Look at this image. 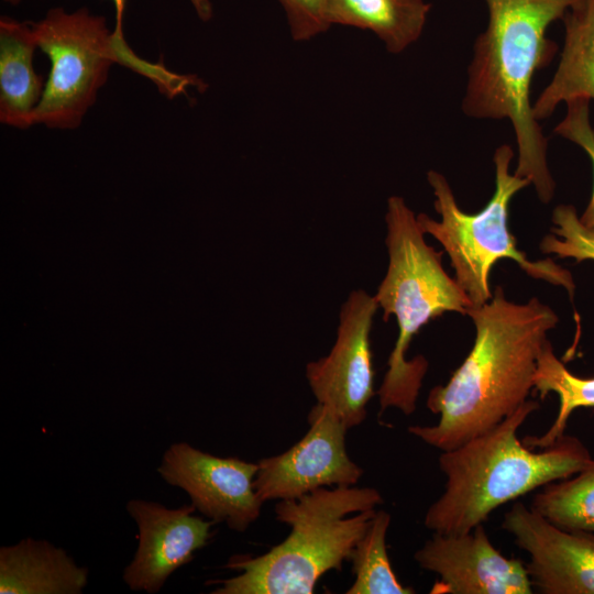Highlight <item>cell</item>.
<instances>
[{"label":"cell","mask_w":594,"mask_h":594,"mask_svg":"<svg viewBox=\"0 0 594 594\" xmlns=\"http://www.w3.org/2000/svg\"><path fill=\"white\" fill-rule=\"evenodd\" d=\"M513 158L510 145L503 144L495 150V190L487 205L476 213L461 210L442 174L427 173L440 220L419 213L417 221L422 232L432 235L448 253L455 280L472 308L481 307L492 298L490 273L502 258L513 260L530 277L561 286L571 298L574 296L575 284L568 270L551 258L531 261L517 248L508 226L509 205L513 197L531 183L509 172Z\"/></svg>","instance_id":"obj_7"},{"label":"cell","mask_w":594,"mask_h":594,"mask_svg":"<svg viewBox=\"0 0 594 594\" xmlns=\"http://www.w3.org/2000/svg\"><path fill=\"white\" fill-rule=\"evenodd\" d=\"M502 528L529 554L532 588L543 594H594V532L561 529L516 502Z\"/></svg>","instance_id":"obj_12"},{"label":"cell","mask_w":594,"mask_h":594,"mask_svg":"<svg viewBox=\"0 0 594 594\" xmlns=\"http://www.w3.org/2000/svg\"><path fill=\"white\" fill-rule=\"evenodd\" d=\"M127 510L139 528L138 549L123 572V581L132 591L157 593L213 535L216 522L195 516L193 505L167 508L156 502L131 499Z\"/></svg>","instance_id":"obj_13"},{"label":"cell","mask_w":594,"mask_h":594,"mask_svg":"<svg viewBox=\"0 0 594 594\" xmlns=\"http://www.w3.org/2000/svg\"><path fill=\"white\" fill-rule=\"evenodd\" d=\"M542 487L532 497V510L561 529L594 532V459L570 477Z\"/></svg>","instance_id":"obj_19"},{"label":"cell","mask_w":594,"mask_h":594,"mask_svg":"<svg viewBox=\"0 0 594 594\" xmlns=\"http://www.w3.org/2000/svg\"><path fill=\"white\" fill-rule=\"evenodd\" d=\"M590 101L587 98H575L565 102V117L553 132L575 143L586 153L592 163L594 178V128L590 119ZM580 220L586 228L594 230V182L591 199Z\"/></svg>","instance_id":"obj_22"},{"label":"cell","mask_w":594,"mask_h":594,"mask_svg":"<svg viewBox=\"0 0 594 594\" xmlns=\"http://www.w3.org/2000/svg\"><path fill=\"white\" fill-rule=\"evenodd\" d=\"M431 4L425 0H328L329 24L370 30L391 53H400L422 33Z\"/></svg>","instance_id":"obj_17"},{"label":"cell","mask_w":594,"mask_h":594,"mask_svg":"<svg viewBox=\"0 0 594 594\" xmlns=\"http://www.w3.org/2000/svg\"><path fill=\"white\" fill-rule=\"evenodd\" d=\"M388 266L374 295L383 320L394 316L398 337L387 360V371L376 392L380 415L389 407L411 415L429 363L406 353L420 329L444 312L468 315L472 304L442 265V252L428 245L417 216L404 198L392 196L385 215Z\"/></svg>","instance_id":"obj_5"},{"label":"cell","mask_w":594,"mask_h":594,"mask_svg":"<svg viewBox=\"0 0 594 594\" xmlns=\"http://www.w3.org/2000/svg\"><path fill=\"white\" fill-rule=\"evenodd\" d=\"M414 558L438 575L432 594H530L534 590L526 563L499 552L483 524L466 534L433 532Z\"/></svg>","instance_id":"obj_11"},{"label":"cell","mask_w":594,"mask_h":594,"mask_svg":"<svg viewBox=\"0 0 594 594\" xmlns=\"http://www.w3.org/2000/svg\"><path fill=\"white\" fill-rule=\"evenodd\" d=\"M372 487H321L298 498L279 499L276 519L290 526L279 544L258 557L235 556L226 568L235 576L210 581L213 594H310L319 579L340 571L363 536L375 507Z\"/></svg>","instance_id":"obj_4"},{"label":"cell","mask_w":594,"mask_h":594,"mask_svg":"<svg viewBox=\"0 0 594 594\" xmlns=\"http://www.w3.org/2000/svg\"><path fill=\"white\" fill-rule=\"evenodd\" d=\"M31 23L37 47L51 63L34 124L59 130L78 128L116 63L147 77L168 97L200 85L194 76L175 74L163 64L139 57L122 31H110L106 19L87 8L73 12L54 8L41 21Z\"/></svg>","instance_id":"obj_6"},{"label":"cell","mask_w":594,"mask_h":594,"mask_svg":"<svg viewBox=\"0 0 594 594\" xmlns=\"http://www.w3.org/2000/svg\"><path fill=\"white\" fill-rule=\"evenodd\" d=\"M391 515L376 510L363 536L356 542L349 561L355 575L348 594H413L396 578L387 554L386 534Z\"/></svg>","instance_id":"obj_20"},{"label":"cell","mask_w":594,"mask_h":594,"mask_svg":"<svg viewBox=\"0 0 594 594\" xmlns=\"http://www.w3.org/2000/svg\"><path fill=\"white\" fill-rule=\"evenodd\" d=\"M538 408L528 399L492 429L442 451L444 491L425 515L427 529L466 534L499 506L585 468L592 457L575 437L563 435L544 449L519 440L518 429Z\"/></svg>","instance_id":"obj_3"},{"label":"cell","mask_w":594,"mask_h":594,"mask_svg":"<svg viewBox=\"0 0 594 594\" xmlns=\"http://www.w3.org/2000/svg\"><path fill=\"white\" fill-rule=\"evenodd\" d=\"M378 308L374 296L352 290L341 305L329 354L306 365L317 403L329 407L349 429L365 419L366 406L376 394L370 336Z\"/></svg>","instance_id":"obj_8"},{"label":"cell","mask_w":594,"mask_h":594,"mask_svg":"<svg viewBox=\"0 0 594 594\" xmlns=\"http://www.w3.org/2000/svg\"><path fill=\"white\" fill-rule=\"evenodd\" d=\"M466 316L475 327L473 346L447 384L435 386L427 397L438 422L408 428L441 451L492 429L528 400L538 354L559 320L536 297L526 304L507 300L501 286Z\"/></svg>","instance_id":"obj_1"},{"label":"cell","mask_w":594,"mask_h":594,"mask_svg":"<svg viewBox=\"0 0 594 594\" xmlns=\"http://www.w3.org/2000/svg\"><path fill=\"white\" fill-rule=\"evenodd\" d=\"M553 227L540 242L546 254H556L575 262H594V230L586 228L572 205H558L551 217Z\"/></svg>","instance_id":"obj_21"},{"label":"cell","mask_w":594,"mask_h":594,"mask_svg":"<svg viewBox=\"0 0 594 594\" xmlns=\"http://www.w3.org/2000/svg\"><path fill=\"white\" fill-rule=\"evenodd\" d=\"M283 6L292 35L296 41L309 40L329 29L328 0H278Z\"/></svg>","instance_id":"obj_23"},{"label":"cell","mask_w":594,"mask_h":594,"mask_svg":"<svg viewBox=\"0 0 594 594\" xmlns=\"http://www.w3.org/2000/svg\"><path fill=\"white\" fill-rule=\"evenodd\" d=\"M87 582L88 570L47 540L0 548L1 594H80Z\"/></svg>","instance_id":"obj_14"},{"label":"cell","mask_w":594,"mask_h":594,"mask_svg":"<svg viewBox=\"0 0 594 594\" xmlns=\"http://www.w3.org/2000/svg\"><path fill=\"white\" fill-rule=\"evenodd\" d=\"M488 22L475 40L462 111L474 119L510 121L518 148L515 174L527 178L540 201L554 196L548 139L535 118L530 86L558 52L548 26L582 0H484Z\"/></svg>","instance_id":"obj_2"},{"label":"cell","mask_w":594,"mask_h":594,"mask_svg":"<svg viewBox=\"0 0 594 594\" xmlns=\"http://www.w3.org/2000/svg\"><path fill=\"white\" fill-rule=\"evenodd\" d=\"M564 42L556 73L532 103L535 118H549L561 102L594 100V0H582L562 18Z\"/></svg>","instance_id":"obj_16"},{"label":"cell","mask_w":594,"mask_h":594,"mask_svg":"<svg viewBox=\"0 0 594 594\" xmlns=\"http://www.w3.org/2000/svg\"><path fill=\"white\" fill-rule=\"evenodd\" d=\"M8 1H10V2H12V3H16V2L20 1V0H8Z\"/></svg>","instance_id":"obj_25"},{"label":"cell","mask_w":594,"mask_h":594,"mask_svg":"<svg viewBox=\"0 0 594 594\" xmlns=\"http://www.w3.org/2000/svg\"><path fill=\"white\" fill-rule=\"evenodd\" d=\"M257 470V463L212 455L187 442L173 443L157 468L162 479L185 491L207 519L240 532L261 514L263 502L254 487Z\"/></svg>","instance_id":"obj_10"},{"label":"cell","mask_w":594,"mask_h":594,"mask_svg":"<svg viewBox=\"0 0 594 594\" xmlns=\"http://www.w3.org/2000/svg\"><path fill=\"white\" fill-rule=\"evenodd\" d=\"M193 4L195 11L197 12L198 16L204 20L208 21L212 15V6L210 0H189ZM116 8V31H122V16L124 11V2L125 0H112Z\"/></svg>","instance_id":"obj_24"},{"label":"cell","mask_w":594,"mask_h":594,"mask_svg":"<svg viewBox=\"0 0 594 594\" xmlns=\"http://www.w3.org/2000/svg\"><path fill=\"white\" fill-rule=\"evenodd\" d=\"M309 430L292 448L261 459L254 480L257 496L271 499L298 498L329 486H353L363 470L348 455V427L327 406L317 403L308 415Z\"/></svg>","instance_id":"obj_9"},{"label":"cell","mask_w":594,"mask_h":594,"mask_svg":"<svg viewBox=\"0 0 594 594\" xmlns=\"http://www.w3.org/2000/svg\"><path fill=\"white\" fill-rule=\"evenodd\" d=\"M534 389L540 398L554 393L559 398L556 419L546 433L539 437H526L524 443L532 449L552 446L564 435L572 413L582 407H594V377H582L570 372L556 355L552 344L547 340L537 359Z\"/></svg>","instance_id":"obj_18"},{"label":"cell","mask_w":594,"mask_h":594,"mask_svg":"<svg viewBox=\"0 0 594 594\" xmlns=\"http://www.w3.org/2000/svg\"><path fill=\"white\" fill-rule=\"evenodd\" d=\"M38 48L31 22L0 20V121L16 129L34 125L45 84L33 67Z\"/></svg>","instance_id":"obj_15"}]
</instances>
